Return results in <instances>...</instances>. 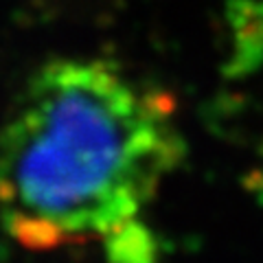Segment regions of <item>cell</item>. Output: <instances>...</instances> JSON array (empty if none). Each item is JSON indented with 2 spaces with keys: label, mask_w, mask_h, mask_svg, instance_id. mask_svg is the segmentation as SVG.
Returning a JSON list of instances; mask_svg holds the SVG:
<instances>
[{
  "label": "cell",
  "mask_w": 263,
  "mask_h": 263,
  "mask_svg": "<svg viewBox=\"0 0 263 263\" xmlns=\"http://www.w3.org/2000/svg\"><path fill=\"white\" fill-rule=\"evenodd\" d=\"M182 158L176 103L101 60L40 68L0 132V217L27 248L154 263L141 213Z\"/></svg>",
  "instance_id": "6da1fadb"
}]
</instances>
